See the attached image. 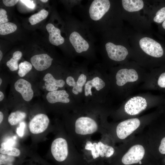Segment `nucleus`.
I'll return each instance as SVG.
<instances>
[{"label":"nucleus","mask_w":165,"mask_h":165,"mask_svg":"<svg viewBox=\"0 0 165 165\" xmlns=\"http://www.w3.org/2000/svg\"><path fill=\"white\" fill-rule=\"evenodd\" d=\"M101 138L93 141L86 140L80 148V152L88 165H108L115 159L119 147L110 136L105 131L101 134Z\"/></svg>","instance_id":"f257e3e1"},{"label":"nucleus","mask_w":165,"mask_h":165,"mask_svg":"<svg viewBox=\"0 0 165 165\" xmlns=\"http://www.w3.org/2000/svg\"><path fill=\"white\" fill-rule=\"evenodd\" d=\"M128 140L118 146L117 156L108 165H143L154 163L147 138Z\"/></svg>","instance_id":"f03ea898"},{"label":"nucleus","mask_w":165,"mask_h":165,"mask_svg":"<svg viewBox=\"0 0 165 165\" xmlns=\"http://www.w3.org/2000/svg\"><path fill=\"white\" fill-rule=\"evenodd\" d=\"M68 141L61 137L53 140L50 148L53 158L59 165H84L82 154L73 141L69 144Z\"/></svg>","instance_id":"7ed1b4c3"},{"label":"nucleus","mask_w":165,"mask_h":165,"mask_svg":"<svg viewBox=\"0 0 165 165\" xmlns=\"http://www.w3.org/2000/svg\"><path fill=\"white\" fill-rule=\"evenodd\" d=\"M71 24L68 39L71 48L79 54L93 51L95 48V40L91 29L75 18Z\"/></svg>","instance_id":"20e7f679"},{"label":"nucleus","mask_w":165,"mask_h":165,"mask_svg":"<svg viewBox=\"0 0 165 165\" xmlns=\"http://www.w3.org/2000/svg\"><path fill=\"white\" fill-rule=\"evenodd\" d=\"M105 126L90 117H79L71 126V139L77 147L80 148L83 143L91 138L93 135L97 132L102 134L105 131Z\"/></svg>","instance_id":"39448f33"},{"label":"nucleus","mask_w":165,"mask_h":165,"mask_svg":"<svg viewBox=\"0 0 165 165\" xmlns=\"http://www.w3.org/2000/svg\"><path fill=\"white\" fill-rule=\"evenodd\" d=\"M142 127L140 120L137 118H133L121 122L115 126L106 125L105 129L115 143L127 141V139H130L129 138Z\"/></svg>","instance_id":"423d86ee"},{"label":"nucleus","mask_w":165,"mask_h":165,"mask_svg":"<svg viewBox=\"0 0 165 165\" xmlns=\"http://www.w3.org/2000/svg\"><path fill=\"white\" fill-rule=\"evenodd\" d=\"M140 46L147 54L155 57H161L163 50L161 45L154 39L148 37H144L139 41Z\"/></svg>","instance_id":"0eeeda50"},{"label":"nucleus","mask_w":165,"mask_h":165,"mask_svg":"<svg viewBox=\"0 0 165 165\" xmlns=\"http://www.w3.org/2000/svg\"><path fill=\"white\" fill-rule=\"evenodd\" d=\"M104 48L110 59L117 61L124 60L128 54V51L125 47L116 45L109 42L105 43Z\"/></svg>","instance_id":"6e6552de"},{"label":"nucleus","mask_w":165,"mask_h":165,"mask_svg":"<svg viewBox=\"0 0 165 165\" xmlns=\"http://www.w3.org/2000/svg\"><path fill=\"white\" fill-rule=\"evenodd\" d=\"M147 105V102L145 98L137 96L127 101L124 105V109L127 114L135 116L145 110Z\"/></svg>","instance_id":"1a4fd4ad"},{"label":"nucleus","mask_w":165,"mask_h":165,"mask_svg":"<svg viewBox=\"0 0 165 165\" xmlns=\"http://www.w3.org/2000/svg\"><path fill=\"white\" fill-rule=\"evenodd\" d=\"M50 120L46 114L40 113L35 116L30 121L29 128L30 131L34 134L42 133L48 128Z\"/></svg>","instance_id":"9d476101"},{"label":"nucleus","mask_w":165,"mask_h":165,"mask_svg":"<svg viewBox=\"0 0 165 165\" xmlns=\"http://www.w3.org/2000/svg\"><path fill=\"white\" fill-rule=\"evenodd\" d=\"M137 72L134 69H122L117 73L116 75L117 84L122 86L128 82H134L138 79Z\"/></svg>","instance_id":"9b49d317"},{"label":"nucleus","mask_w":165,"mask_h":165,"mask_svg":"<svg viewBox=\"0 0 165 165\" xmlns=\"http://www.w3.org/2000/svg\"><path fill=\"white\" fill-rule=\"evenodd\" d=\"M53 59L46 53L35 55L31 58V64L38 71L45 70L51 66Z\"/></svg>","instance_id":"f8f14e48"},{"label":"nucleus","mask_w":165,"mask_h":165,"mask_svg":"<svg viewBox=\"0 0 165 165\" xmlns=\"http://www.w3.org/2000/svg\"><path fill=\"white\" fill-rule=\"evenodd\" d=\"M16 90L20 94L23 99L26 101H29L32 99L34 93L31 83L27 81L20 79L14 84Z\"/></svg>","instance_id":"ddd939ff"},{"label":"nucleus","mask_w":165,"mask_h":165,"mask_svg":"<svg viewBox=\"0 0 165 165\" xmlns=\"http://www.w3.org/2000/svg\"><path fill=\"white\" fill-rule=\"evenodd\" d=\"M46 28L49 34V41L52 44L58 46L64 43L65 39L61 35L60 29L56 27L51 23L48 24Z\"/></svg>","instance_id":"4468645a"},{"label":"nucleus","mask_w":165,"mask_h":165,"mask_svg":"<svg viewBox=\"0 0 165 165\" xmlns=\"http://www.w3.org/2000/svg\"><path fill=\"white\" fill-rule=\"evenodd\" d=\"M68 97V94L65 90H56L49 92L46 98L49 102L51 104L58 102L68 103L70 101Z\"/></svg>","instance_id":"2eb2a0df"},{"label":"nucleus","mask_w":165,"mask_h":165,"mask_svg":"<svg viewBox=\"0 0 165 165\" xmlns=\"http://www.w3.org/2000/svg\"><path fill=\"white\" fill-rule=\"evenodd\" d=\"M43 80L45 82V84L46 90L50 92L57 90L59 87H62L65 84L64 80H57L50 73L45 75Z\"/></svg>","instance_id":"dca6fc26"},{"label":"nucleus","mask_w":165,"mask_h":165,"mask_svg":"<svg viewBox=\"0 0 165 165\" xmlns=\"http://www.w3.org/2000/svg\"><path fill=\"white\" fill-rule=\"evenodd\" d=\"M105 86L104 82L101 78L96 77L88 81L85 86V94L86 96L89 95L91 96V89L92 87H95L97 90L99 91L103 88Z\"/></svg>","instance_id":"f3484780"},{"label":"nucleus","mask_w":165,"mask_h":165,"mask_svg":"<svg viewBox=\"0 0 165 165\" xmlns=\"http://www.w3.org/2000/svg\"><path fill=\"white\" fill-rule=\"evenodd\" d=\"M122 5L123 8L129 12L138 11L144 6V2L141 0H122Z\"/></svg>","instance_id":"a211bd4d"},{"label":"nucleus","mask_w":165,"mask_h":165,"mask_svg":"<svg viewBox=\"0 0 165 165\" xmlns=\"http://www.w3.org/2000/svg\"><path fill=\"white\" fill-rule=\"evenodd\" d=\"M26 116V114L20 111L11 112L8 117V122L11 125L17 124L24 119Z\"/></svg>","instance_id":"6ab92c4d"},{"label":"nucleus","mask_w":165,"mask_h":165,"mask_svg":"<svg viewBox=\"0 0 165 165\" xmlns=\"http://www.w3.org/2000/svg\"><path fill=\"white\" fill-rule=\"evenodd\" d=\"M22 55L21 52L16 51L13 53L12 57L7 61L6 65L11 71H15L18 69V61L21 59Z\"/></svg>","instance_id":"aec40b11"},{"label":"nucleus","mask_w":165,"mask_h":165,"mask_svg":"<svg viewBox=\"0 0 165 165\" xmlns=\"http://www.w3.org/2000/svg\"><path fill=\"white\" fill-rule=\"evenodd\" d=\"M48 12L45 9H42L38 13L31 16L28 20L32 25L35 24L45 19L48 15Z\"/></svg>","instance_id":"412c9836"},{"label":"nucleus","mask_w":165,"mask_h":165,"mask_svg":"<svg viewBox=\"0 0 165 165\" xmlns=\"http://www.w3.org/2000/svg\"><path fill=\"white\" fill-rule=\"evenodd\" d=\"M16 25L14 23L7 22L0 24V34L5 35L12 33L17 29Z\"/></svg>","instance_id":"4be33fe9"},{"label":"nucleus","mask_w":165,"mask_h":165,"mask_svg":"<svg viewBox=\"0 0 165 165\" xmlns=\"http://www.w3.org/2000/svg\"><path fill=\"white\" fill-rule=\"evenodd\" d=\"M0 153L17 157L20 156L21 152L19 149L13 147H1Z\"/></svg>","instance_id":"5701e85b"},{"label":"nucleus","mask_w":165,"mask_h":165,"mask_svg":"<svg viewBox=\"0 0 165 165\" xmlns=\"http://www.w3.org/2000/svg\"><path fill=\"white\" fill-rule=\"evenodd\" d=\"M32 65L31 64L27 61L20 63L19 65L18 75L20 77L25 76L31 70Z\"/></svg>","instance_id":"b1692460"},{"label":"nucleus","mask_w":165,"mask_h":165,"mask_svg":"<svg viewBox=\"0 0 165 165\" xmlns=\"http://www.w3.org/2000/svg\"><path fill=\"white\" fill-rule=\"evenodd\" d=\"M18 162L16 157L0 154V165H16Z\"/></svg>","instance_id":"393cba45"},{"label":"nucleus","mask_w":165,"mask_h":165,"mask_svg":"<svg viewBox=\"0 0 165 165\" xmlns=\"http://www.w3.org/2000/svg\"><path fill=\"white\" fill-rule=\"evenodd\" d=\"M86 79V76L84 74H81L79 77L76 82V85L73 87L72 92L75 94H77L82 91V87L85 84Z\"/></svg>","instance_id":"a878e982"},{"label":"nucleus","mask_w":165,"mask_h":165,"mask_svg":"<svg viewBox=\"0 0 165 165\" xmlns=\"http://www.w3.org/2000/svg\"><path fill=\"white\" fill-rule=\"evenodd\" d=\"M165 20V7L160 9L156 13V16L153 18L154 22L161 23Z\"/></svg>","instance_id":"bb28decb"},{"label":"nucleus","mask_w":165,"mask_h":165,"mask_svg":"<svg viewBox=\"0 0 165 165\" xmlns=\"http://www.w3.org/2000/svg\"><path fill=\"white\" fill-rule=\"evenodd\" d=\"M6 11L4 9H0V24L7 22L8 19Z\"/></svg>","instance_id":"cd10ccee"},{"label":"nucleus","mask_w":165,"mask_h":165,"mask_svg":"<svg viewBox=\"0 0 165 165\" xmlns=\"http://www.w3.org/2000/svg\"><path fill=\"white\" fill-rule=\"evenodd\" d=\"M25 126V123L21 122L20 123L19 127L17 128L16 132L20 137H22L23 136Z\"/></svg>","instance_id":"c85d7f7f"},{"label":"nucleus","mask_w":165,"mask_h":165,"mask_svg":"<svg viewBox=\"0 0 165 165\" xmlns=\"http://www.w3.org/2000/svg\"><path fill=\"white\" fill-rule=\"evenodd\" d=\"M158 84L160 87L165 88V72L161 74L158 80Z\"/></svg>","instance_id":"c756f323"},{"label":"nucleus","mask_w":165,"mask_h":165,"mask_svg":"<svg viewBox=\"0 0 165 165\" xmlns=\"http://www.w3.org/2000/svg\"><path fill=\"white\" fill-rule=\"evenodd\" d=\"M159 152L161 154H165V137L161 140L160 145L158 147Z\"/></svg>","instance_id":"7c9ffc66"},{"label":"nucleus","mask_w":165,"mask_h":165,"mask_svg":"<svg viewBox=\"0 0 165 165\" xmlns=\"http://www.w3.org/2000/svg\"><path fill=\"white\" fill-rule=\"evenodd\" d=\"M20 1L30 8L33 9L35 7V4L32 0H21Z\"/></svg>","instance_id":"2f4dec72"},{"label":"nucleus","mask_w":165,"mask_h":165,"mask_svg":"<svg viewBox=\"0 0 165 165\" xmlns=\"http://www.w3.org/2000/svg\"><path fill=\"white\" fill-rule=\"evenodd\" d=\"M3 2L5 5L7 6H12L16 4L18 2V0H3Z\"/></svg>","instance_id":"473e14b6"},{"label":"nucleus","mask_w":165,"mask_h":165,"mask_svg":"<svg viewBox=\"0 0 165 165\" xmlns=\"http://www.w3.org/2000/svg\"><path fill=\"white\" fill-rule=\"evenodd\" d=\"M14 139H10L8 140L6 142H2L1 144V147H12L14 144Z\"/></svg>","instance_id":"72a5a7b5"},{"label":"nucleus","mask_w":165,"mask_h":165,"mask_svg":"<svg viewBox=\"0 0 165 165\" xmlns=\"http://www.w3.org/2000/svg\"><path fill=\"white\" fill-rule=\"evenodd\" d=\"M66 82L68 85L74 87L76 85V82L71 76H68L67 78Z\"/></svg>","instance_id":"f704fd0d"},{"label":"nucleus","mask_w":165,"mask_h":165,"mask_svg":"<svg viewBox=\"0 0 165 165\" xmlns=\"http://www.w3.org/2000/svg\"><path fill=\"white\" fill-rule=\"evenodd\" d=\"M4 116L3 113L0 112V123L1 124L2 122Z\"/></svg>","instance_id":"c9c22d12"},{"label":"nucleus","mask_w":165,"mask_h":165,"mask_svg":"<svg viewBox=\"0 0 165 165\" xmlns=\"http://www.w3.org/2000/svg\"><path fill=\"white\" fill-rule=\"evenodd\" d=\"M4 97V95L3 93L1 91H0V101H2Z\"/></svg>","instance_id":"e433bc0d"},{"label":"nucleus","mask_w":165,"mask_h":165,"mask_svg":"<svg viewBox=\"0 0 165 165\" xmlns=\"http://www.w3.org/2000/svg\"><path fill=\"white\" fill-rule=\"evenodd\" d=\"M2 53L1 50L0 51V61H1L2 57Z\"/></svg>","instance_id":"4c0bfd02"},{"label":"nucleus","mask_w":165,"mask_h":165,"mask_svg":"<svg viewBox=\"0 0 165 165\" xmlns=\"http://www.w3.org/2000/svg\"><path fill=\"white\" fill-rule=\"evenodd\" d=\"M162 27L165 29V20L163 22L162 24Z\"/></svg>","instance_id":"58836bf2"},{"label":"nucleus","mask_w":165,"mask_h":165,"mask_svg":"<svg viewBox=\"0 0 165 165\" xmlns=\"http://www.w3.org/2000/svg\"><path fill=\"white\" fill-rule=\"evenodd\" d=\"M143 165H156L155 164V163H150L149 164H147Z\"/></svg>","instance_id":"ea45409f"},{"label":"nucleus","mask_w":165,"mask_h":165,"mask_svg":"<svg viewBox=\"0 0 165 165\" xmlns=\"http://www.w3.org/2000/svg\"><path fill=\"white\" fill-rule=\"evenodd\" d=\"M41 1L43 2H46L48 1V0H40Z\"/></svg>","instance_id":"a19ab883"},{"label":"nucleus","mask_w":165,"mask_h":165,"mask_svg":"<svg viewBox=\"0 0 165 165\" xmlns=\"http://www.w3.org/2000/svg\"><path fill=\"white\" fill-rule=\"evenodd\" d=\"M2 81L1 78H0V85H1L2 83Z\"/></svg>","instance_id":"79ce46f5"},{"label":"nucleus","mask_w":165,"mask_h":165,"mask_svg":"<svg viewBox=\"0 0 165 165\" xmlns=\"http://www.w3.org/2000/svg\"><path fill=\"white\" fill-rule=\"evenodd\" d=\"M163 163H164V164L165 165V158L164 160Z\"/></svg>","instance_id":"37998d69"}]
</instances>
